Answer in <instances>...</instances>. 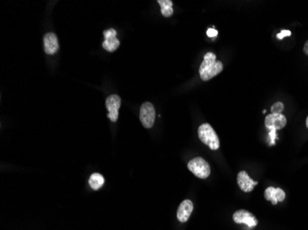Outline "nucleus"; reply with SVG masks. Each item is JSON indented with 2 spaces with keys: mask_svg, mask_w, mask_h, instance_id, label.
<instances>
[{
  "mask_svg": "<svg viewBox=\"0 0 308 230\" xmlns=\"http://www.w3.org/2000/svg\"><path fill=\"white\" fill-rule=\"evenodd\" d=\"M158 3L161 6V12H162L163 17H171L174 14L173 1H171V0H158Z\"/></svg>",
  "mask_w": 308,
  "mask_h": 230,
  "instance_id": "ddd939ff",
  "label": "nucleus"
},
{
  "mask_svg": "<svg viewBox=\"0 0 308 230\" xmlns=\"http://www.w3.org/2000/svg\"><path fill=\"white\" fill-rule=\"evenodd\" d=\"M117 31L114 29H109L104 32L105 35V42L102 43L104 49L113 53L118 49L120 45L119 40L117 38Z\"/></svg>",
  "mask_w": 308,
  "mask_h": 230,
  "instance_id": "6e6552de",
  "label": "nucleus"
},
{
  "mask_svg": "<svg viewBox=\"0 0 308 230\" xmlns=\"http://www.w3.org/2000/svg\"><path fill=\"white\" fill-rule=\"evenodd\" d=\"M233 219L236 224H247L248 227H254L258 224V219L256 218V216L244 209L236 211L233 215Z\"/></svg>",
  "mask_w": 308,
  "mask_h": 230,
  "instance_id": "423d86ee",
  "label": "nucleus"
},
{
  "mask_svg": "<svg viewBox=\"0 0 308 230\" xmlns=\"http://www.w3.org/2000/svg\"><path fill=\"white\" fill-rule=\"evenodd\" d=\"M303 52H304V54L308 56V41L304 44V46H303Z\"/></svg>",
  "mask_w": 308,
  "mask_h": 230,
  "instance_id": "6ab92c4d",
  "label": "nucleus"
},
{
  "mask_svg": "<svg viewBox=\"0 0 308 230\" xmlns=\"http://www.w3.org/2000/svg\"><path fill=\"white\" fill-rule=\"evenodd\" d=\"M107 109L108 110L107 117L112 122H117L118 119V111L121 106V99L118 95L113 94L107 99L106 101Z\"/></svg>",
  "mask_w": 308,
  "mask_h": 230,
  "instance_id": "39448f33",
  "label": "nucleus"
},
{
  "mask_svg": "<svg viewBox=\"0 0 308 230\" xmlns=\"http://www.w3.org/2000/svg\"><path fill=\"white\" fill-rule=\"evenodd\" d=\"M198 137L212 150H218L220 148L218 135L211 124H203L198 127Z\"/></svg>",
  "mask_w": 308,
  "mask_h": 230,
  "instance_id": "f03ea898",
  "label": "nucleus"
},
{
  "mask_svg": "<svg viewBox=\"0 0 308 230\" xmlns=\"http://www.w3.org/2000/svg\"><path fill=\"white\" fill-rule=\"evenodd\" d=\"M224 70V65L216 59V56L209 52L204 56V60L199 67V75L203 81L213 79Z\"/></svg>",
  "mask_w": 308,
  "mask_h": 230,
  "instance_id": "f257e3e1",
  "label": "nucleus"
},
{
  "mask_svg": "<svg viewBox=\"0 0 308 230\" xmlns=\"http://www.w3.org/2000/svg\"><path fill=\"white\" fill-rule=\"evenodd\" d=\"M45 52L47 55H55L59 49V44L56 35L53 33L46 34L44 37Z\"/></svg>",
  "mask_w": 308,
  "mask_h": 230,
  "instance_id": "9b49d317",
  "label": "nucleus"
},
{
  "mask_svg": "<svg viewBox=\"0 0 308 230\" xmlns=\"http://www.w3.org/2000/svg\"><path fill=\"white\" fill-rule=\"evenodd\" d=\"M287 124V119L285 116L280 113H270L266 118H265V125L269 130H277L282 129L284 128Z\"/></svg>",
  "mask_w": 308,
  "mask_h": 230,
  "instance_id": "0eeeda50",
  "label": "nucleus"
},
{
  "mask_svg": "<svg viewBox=\"0 0 308 230\" xmlns=\"http://www.w3.org/2000/svg\"><path fill=\"white\" fill-rule=\"evenodd\" d=\"M237 183L242 191L245 192H250L253 191L254 187L258 185V181L252 180L246 171L242 170L237 175Z\"/></svg>",
  "mask_w": 308,
  "mask_h": 230,
  "instance_id": "1a4fd4ad",
  "label": "nucleus"
},
{
  "mask_svg": "<svg viewBox=\"0 0 308 230\" xmlns=\"http://www.w3.org/2000/svg\"><path fill=\"white\" fill-rule=\"evenodd\" d=\"M270 111H271V113H277V114H280L281 112L284 111V105H283V103H282V102L278 101V102H276V103H274V104L271 106Z\"/></svg>",
  "mask_w": 308,
  "mask_h": 230,
  "instance_id": "2eb2a0df",
  "label": "nucleus"
},
{
  "mask_svg": "<svg viewBox=\"0 0 308 230\" xmlns=\"http://www.w3.org/2000/svg\"><path fill=\"white\" fill-rule=\"evenodd\" d=\"M306 127L308 128V116L307 118H306Z\"/></svg>",
  "mask_w": 308,
  "mask_h": 230,
  "instance_id": "aec40b11",
  "label": "nucleus"
},
{
  "mask_svg": "<svg viewBox=\"0 0 308 230\" xmlns=\"http://www.w3.org/2000/svg\"><path fill=\"white\" fill-rule=\"evenodd\" d=\"M187 168L193 174L202 180L207 179L211 174V167L209 163L200 157L191 159L187 164Z\"/></svg>",
  "mask_w": 308,
  "mask_h": 230,
  "instance_id": "7ed1b4c3",
  "label": "nucleus"
},
{
  "mask_svg": "<svg viewBox=\"0 0 308 230\" xmlns=\"http://www.w3.org/2000/svg\"><path fill=\"white\" fill-rule=\"evenodd\" d=\"M290 35H291V32L290 31H281V33L277 35V38L279 40H281L283 37L290 36Z\"/></svg>",
  "mask_w": 308,
  "mask_h": 230,
  "instance_id": "f3484780",
  "label": "nucleus"
},
{
  "mask_svg": "<svg viewBox=\"0 0 308 230\" xmlns=\"http://www.w3.org/2000/svg\"><path fill=\"white\" fill-rule=\"evenodd\" d=\"M269 137L271 138V141H270V145H274L275 138H277V136H276V131H275V130H270Z\"/></svg>",
  "mask_w": 308,
  "mask_h": 230,
  "instance_id": "a211bd4d",
  "label": "nucleus"
},
{
  "mask_svg": "<svg viewBox=\"0 0 308 230\" xmlns=\"http://www.w3.org/2000/svg\"><path fill=\"white\" fill-rule=\"evenodd\" d=\"M140 119L141 124L147 129H150L153 126L154 120H155V109H154V106L152 105V103L144 102L141 105L140 111Z\"/></svg>",
  "mask_w": 308,
  "mask_h": 230,
  "instance_id": "20e7f679",
  "label": "nucleus"
},
{
  "mask_svg": "<svg viewBox=\"0 0 308 230\" xmlns=\"http://www.w3.org/2000/svg\"><path fill=\"white\" fill-rule=\"evenodd\" d=\"M105 183V178L102 177V175L100 173H93L90 175V179H89V184H90L91 189L93 190H99L101 186Z\"/></svg>",
  "mask_w": 308,
  "mask_h": 230,
  "instance_id": "4468645a",
  "label": "nucleus"
},
{
  "mask_svg": "<svg viewBox=\"0 0 308 230\" xmlns=\"http://www.w3.org/2000/svg\"><path fill=\"white\" fill-rule=\"evenodd\" d=\"M207 35L209 37H211V38H214V37H216L218 35V32L215 30L214 27L208 29Z\"/></svg>",
  "mask_w": 308,
  "mask_h": 230,
  "instance_id": "dca6fc26",
  "label": "nucleus"
},
{
  "mask_svg": "<svg viewBox=\"0 0 308 230\" xmlns=\"http://www.w3.org/2000/svg\"><path fill=\"white\" fill-rule=\"evenodd\" d=\"M264 196L266 200L271 202L272 204H277L278 202H282L285 199L286 194L284 191L280 188H275V187H269L266 189Z\"/></svg>",
  "mask_w": 308,
  "mask_h": 230,
  "instance_id": "9d476101",
  "label": "nucleus"
},
{
  "mask_svg": "<svg viewBox=\"0 0 308 230\" xmlns=\"http://www.w3.org/2000/svg\"><path fill=\"white\" fill-rule=\"evenodd\" d=\"M193 202L190 200H185L180 203L179 207L177 210V219L181 223H185L193 212Z\"/></svg>",
  "mask_w": 308,
  "mask_h": 230,
  "instance_id": "f8f14e48",
  "label": "nucleus"
}]
</instances>
